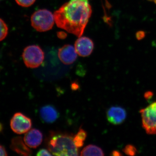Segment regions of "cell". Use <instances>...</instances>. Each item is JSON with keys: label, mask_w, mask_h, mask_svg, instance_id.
<instances>
[{"label": "cell", "mask_w": 156, "mask_h": 156, "mask_svg": "<svg viewBox=\"0 0 156 156\" xmlns=\"http://www.w3.org/2000/svg\"><path fill=\"white\" fill-rule=\"evenodd\" d=\"M50 152L49 150H47L46 149H41L38 151L37 155L38 156H52L53 154L50 153Z\"/></svg>", "instance_id": "18"}, {"label": "cell", "mask_w": 156, "mask_h": 156, "mask_svg": "<svg viewBox=\"0 0 156 156\" xmlns=\"http://www.w3.org/2000/svg\"><path fill=\"white\" fill-rule=\"evenodd\" d=\"M106 116L108 121L112 125H121L126 119L127 113L121 107L112 106L108 110Z\"/></svg>", "instance_id": "7"}, {"label": "cell", "mask_w": 156, "mask_h": 156, "mask_svg": "<svg viewBox=\"0 0 156 156\" xmlns=\"http://www.w3.org/2000/svg\"><path fill=\"white\" fill-rule=\"evenodd\" d=\"M92 12L88 0H70L54 12V19L58 27L80 37Z\"/></svg>", "instance_id": "1"}, {"label": "cell", "mask_w": 156, "mask_h": 156, "mask_svg": "<svg viewBox=\"0 0 156 156\" xmlns=\"http://www.w3.org/2000/svg\"><path fill=\"white\" fill-rule=\"evenodd\" d=\"M58 56L62 63L70 65L76 61L77 53L74 47L71 45H65L58 50Z\"/></svg>", "instance_id": "9"}, {"label": "cell", "mask_w": 156, "mask_h": 156, "mask_svg": "<svg viewBox=\"0 0 156 156\" xmlns=\"http://www.w3.org/2000/svg\"><path fill=\"white\" fill-rule=\"evenodd\" d=\"M123 151L126 154L129 156L135 155L138 152L135 147L131 144L126 145L123 149Z\"/></svg>", "instance_id": "16"}, {"label": "cell", "mask_w": 156, "mask_h": 156, "mask_svg": "<svg viewBox=\"0 0 156 156\" xmlns=\"http://www.w3.org/2000/svg\"><path fill=\"white\" fill-rule=\"evenodd\" d=\"M3 129V126L0 123V133L2 132V131Z\"/></svg>", "instance_id": "24"}, {"label": "cell", "mask_w": 156, "mask_h": 156, "mask_svg": "<svg viewBox=\"0 0 156 156\" xmlns=\"http://www.w3.org/2000/svg\"><path fill=\"white\" fill-rule=\"evenodd\" d=\"M40 115L43 122L50 124L54 122L58 119L59 114L54 107L47 105L41 108Z\"/></svg>", "instance_id": "11"}, {"label": "cell", "mask_w": 156, "mask_h": 156, "mask_svg": "<svg viewBox=\"0 0 156 156\" xmlns=\"http://www.w3.org/2000/svg\"><path fill=\"white\" fill-rule=\"evenodd\" d=\"M143 128L148 134H156V101L140 111Z\"/></svg>", "instance_id": "5"}, {"label": "cell", "mask_w": 156, "mask_h": 156, "mask_svg": "<svg viewBox=\"0 0 156 156\" xmlns=\"http://www.w3.org/2000/svg\"><path fill=\"white\" fill-rule=\"evenodd\" d=\"M73 137L66 133L52 132L47 142L48 150L53 155H79L78 148L74 143Z\"/></svg>", "instance_id": "2"}, {"label": "cell", "mask_w": 156, "mask_h": 156, "mask_svg": "<svg viewBox=\"0 0 156 156\" xmlns=\"http://www.w3.org/2000/svg\"><path fill=\"white\" fill-rule=\"evenodd\" d=\"M57 36L59 39H64L67 37V34L63 31L58 32L57 33Z\"/></svg>", "instance_id": "21"}, {"label": "cell", "mask_w": 156, "mask_h": 156, "mask_svg": "<svg viewBox=\"0 0 156 156\" xmlns=\"http://www.w3.org/2000/svg\"><path fill=\"white\" fill-rule=\"evenodd\" d=\"M145 34L144 31H139L136 33V37L138 40H140L144 38Z\"/></svg>", "instance_id": "19"}, {"label": "cell", "mask_w": 156, "mask_h": 156, "mask_svg": "<svg viewBox=\"0 0 156 156\" xmlns=\"http://www.w3.org/2000/svg\"><path fill=\"white\" fill-rule=\"evenodd\" d=\"M31 120L22 113L17 112L11 120V127L14 133L18 134H24L30 130L32 127Z\"/></svg>", "instance_id": "6"}, {"label": "cell", "mask_w": 156, "mask_h": 156, "mask_svg": "<svg viewBox=\"0 0 156 156\" xmlns=\"http://www.w3.org/2000/svg\"><path fill=\"white\" fill-rule=\"evenodd\" d=\"M43 139L42 132L38 129L34 128L27 132L23 140L29 147L36 148L41 144Z\"/></svg>", "instance_id": "10"}, {"label": "cell", "mask_w": 156, "mask_h": 156, "mask_svg": "<svg viewBox=\"0 0 156 156\" xmlns=\"http://www.w3.org/2000/svg\"><path fill=\"white\" fill-rule=\"evenodd\" d=\"M112 155L113 156H121L122 155V154L119 152V151H114L112 152Z\"/></svg>", "instance_id": "23"}, {"label": "cell", "mask_w": 156, "mask_h": 156, "mask_svg": "<svg viewBox=\"0 0 156 156\" xmlns=\"http://www.w3.org/2000/svg\"><path fill=\"white\" fill-rule=\"evenodd\" d=\"M10 147L20 155L30 156L32 154V151L29 148L20 136H16L12 139Z\"/></svg>", "instance_id": "12"}, {"label": "cell", "mask_w": 156, "mask_h": 156, "mask_svg": "<svg viewBox=\"0 0 156 156\" xmlns=\"http://www.w3.org/2000/svg\"><path fill=\"white\" fill-rule=\"evenodd\" d=\"M9 33V28L5 21L0 18V41L5 38Z\"/></svg>", "instance_id": "15"}, {"label": "cell", "mask_w": 156, "mask_h": 156, "mask_svg": "<svg viewBox=\"0 0 156 156\" xmlns=\"http://www.w3.org/2000/svg\"><path fill=\"white\" fill-rule=\"evenodd\" d=\"M75 48L79 56L83 57L89 56L94 49L92 40L87 37H80L75 44Z\"/></svg>", "instance_id": "8"}, {"label": "cell", "mask_w": 156, "mask_h": 156, "mask_svg": "<svg viewBox=\"0 0 156 156\" xmlns=\"http://www.w3.org/2000/svg\"><path fill=\"white\" fill-rule=\"evenodd\" d=\"M54 15L47 9L36 11L31 17V25L39 32L47 31L53 28L54 23Z\"/></svg>", "instance_id": "3"}, {"label": "cell", "mask_w": 156, "mask_h": 156, "mask_svg": "<svg viewBox=\"0 0 156 156\" xmlns=\"http://www.w3.org/2000/svg\"><path fill=\"white\" fill-rule=\"evenodd\" d=\"M149 1H152V2H154L156 4V0H149Z\"/></svg>", "instance_id": "25"}, {"label": "cell", "mask_w": 156, "mask_h": 156, "mask_svg": "<svg viewBox=\"0 0 156 156\" xmlns=\"http://www.w3.org/2000/svg\"><path fill=\"white\" fill-rule=\"evenodd\" d=\"M19 5L23 7H29L33 5L36 0H15Z\"/></svg>", "instance_id": "17"}, {"label": "cell", "mask_w": 156, "mask_h": 156, "mask_svg": "<svg viewBox=\"0 0 156 156\" xmlns=\"http://www.w3.org/2000/svg\"><path fill=\"white\" fill-rule=\"evenodd\" d=\"M103 151L97 146L90 144L83 149L81 156H104Z\"/></svg>", "instance_id": "13"}, {"label": "cell", "mask_w": 156, "mask_h": 156, "mask_svg": "<svg viewBox=\"0 0 156 156\" xmlns=\"http://www.w3.org/2000/svg\"><path fill=\"white\" fill-rule=\"evenodd\" d=\"M22 58L27 67L36 68L43 63L44 59V53L39 46L31 45L24 49Z\"/></svg>", "instance_id": "4"}, {"label": "cell", "mask_w": 156, "mask_h": 156, "mask_svg": "<svg viewBox=\"0 0 156 156\" xmlns=\"http://www.w3.org/2000/svg\"><path fill=\"white\" fill-rule=\"evenodd\" d=\"M7 151H6L5 148L3 147V146L0 144V156H7Z\"/></svg>", "instance_id": "20"}, {"label": "cell", "mask_w": 156, "mask_h": 156, "mask_svg": "<svg viewBox=\"0 0 156 156\" xmlns=\"http://www.w3.org/2000/svg\"><path fill=\"white\" fill-rule=\"evenodd\" d=\"M153 93L151 92H146L145 95H144V97L146 99H150L153 96Z\"/></svg>", "instance_id": "22"}, {"label": "cell", "mask_w": 156, "mask_h": 156, "mask_svg": "<svg viewBox=\"0 0 156 156\" xmlns=\"http://www.w3.org/2000/svg\"><path fill=\"white\" fill-rule=\"evenodd\" d=\"M87 132L84 129L80 128L77 134L73 137V141L76 147H82L84 145V142L87 137Z\"/></svg>", "instance_id": "14"}]
</instances>
